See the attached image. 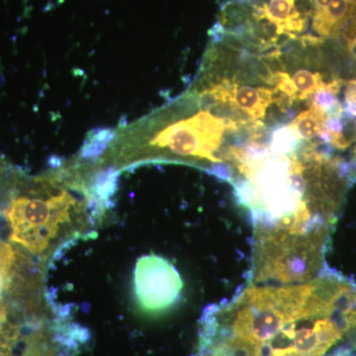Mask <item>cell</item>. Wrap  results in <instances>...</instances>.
I'll list each match as a JSON object with an SVG mask.
<instances>
[{"instance_id":"1","label":"cell","mask_w":356,"mask_h":356,"mask_svg":"<svg viewBox=\"0 0 356 356\" xmlns=\"http://www.w3.org/2000/svg\"><path fill=\"white\" fill-rule=\"evenodd\" d=\"M355 286L334 273L254 285L203 318L201 356H353Z\"/></svg>"},{"instance_id":"2","label":"cell","mask_w":356,"mask_h":356,"mask_svg":"<svg viewBox=\"0 0 356 356\" xmlns=\"http://www.w3.org/2000/svg\"><path fill=\"white\" fill-rule=\"evenodd\" d=\"M235 122L222 116L221 107L195 89L117 134V142L149 153L153 159H191L213 165L225 163L222 136L238 132Z\"/></svg>"},{"instance_id":"3","label":"cell","mask_w":356,"mask_h":356,"mask_svg":"<svg viewBox=\"0 0 356 356\" xmlns=\"http://www.w3.org/2000/svg\"><path fill=\"white\" fill-rule=\"evenodd\" d=\"M76 200L67 191L48 199H14L6 211L11 229L10 240L33 254L44 252L60 227L70 220Z\"/></svg>"},{"instance_id":"4","label":"cell","mask_w":356,"mask_h":356,"mask_svg":"<svg viewBox=\"0 0 356 356\" xmlns=\"http://www.w3.org/2000/svg\"><path fill=\"white\" fill-rule=\"evenodd\" d=\"M184 281L175 264L158 254L138 259L134 271V292L138 306L147 314L172 308L180 299Z\"/></svg>"},{"instance_id":"5","label":"cell","mask_w":356,"mask_h":356,"mask_svg":"<svg viewBox=\"0 0 356 356\" xmlns=\"http://www.w3.org/2000/svg\"><path fill=\"white\" fill-rule=\"evenodd\" d=\"M355 0H332L324 10L314 14L313 28L321 38L339 36L350 17Z\"/></svg>"},{"instance_id":"6","label":"cell","mask_w":356,"mask_h":356,"mask_svg":"<svg viewBox=\"0 0 356 356\" xmlns=\"http://www.w3.org/2000/svg\"><path fill=\"white\" fill-rule=\"evenodd\" d=\"M302 139L291 125L276 126L269 133V151L271 156L299 154Z\"/></svg>"},{"instance_id":"7","label":"cell","mask_w":356,"mask_h":356,"mask_svg":"<svg viewBox=\"0 0 356 356\" xmlns=\"http://www.w3.org/2000/svg\"><path fill=\"white\" fill-rule=\"evenodd\" d=\"M325 119L327 114L325 112L311 105L310 108L301 112L294 118L290 125L294 128L302 140H310L318 137L324 130Z\"/></svg>"},{"instance_id":"8","label":"cell","mask_w":356,"mask_h":356,"mask_svg":"<svg viewBox=\"0 0 356 356\" xmlns=\"http://www.w3.org/2000/svg\"><path fill=\"white\" fill-rule=\"evenodd\" d=\"M292 83L298 93V100H305L316 91L324 88L325 83L322 74L312 72L308 70H298L293 74Z\"/></svg>"},{"instance_id":"9","label":"cell","mask_w":356,"mask_h":356,"mask_svg":"<svg viewBox=\"0 0 356 356\" xmlns=\"http://www.w3.org/2000/svg\"><path fill=\"white\" fill-rule=\"evenodd\" d=\"M15 266V252L13 248L0 240V301L2 294L10 285Z\"/></svg>"},{"instance_id":"10","label":"cell","mask_w":356,"mask_h":356,"mask_svg":"<svg viewBox=\"0 0 356 356\" xmlns=\"http://www.w3.org/2000/svg\"><path fill=\"white\" fill-rule=\"evenodd\" d=\"M353 323H355V334H356V287H355V305H353Z\"/></svg>"}]
</instances>
